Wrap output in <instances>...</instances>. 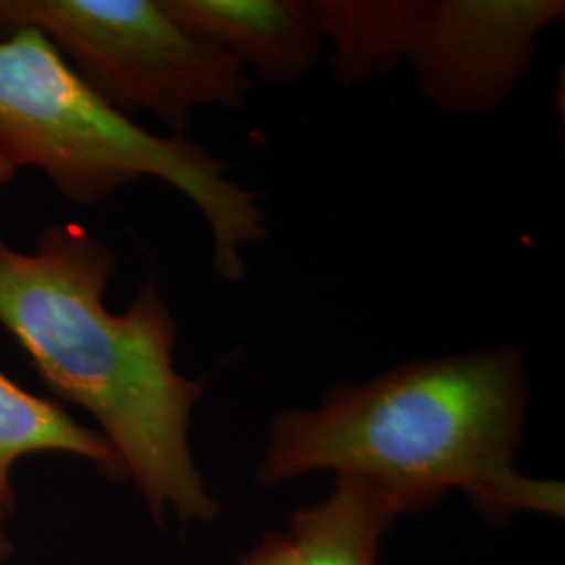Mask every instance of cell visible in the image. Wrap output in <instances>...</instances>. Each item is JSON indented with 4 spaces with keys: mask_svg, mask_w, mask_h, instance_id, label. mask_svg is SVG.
I'll return each mask as SVG.
<instances>
[{
    "mask_svg": "<svg viewBox=\"0 0 565 565\" xmlns=\"http://www.w3.org/2000/svg\"><path fill=\"white\" fill-rule=\"evenodd\" d=\"M118 258L81 224H51L34 252L0 237V324L42 382L88 411L141 490L153 518L212 522L221 507L205 490L189 446L203 380L174 366L179 324L153 279L116 315L105 303Z\"/></svg>",
    "mask_w": 565,
    "mask_h": 565,
    "instance_id": "1",
    "label": "cell"
},
{
    "mask_svg": "<svg viewBox=\"0 0 565 565\" xmlns=\"http://www.w3.org/2000/svg\"><path fill=\"white\" fill-rule=\"evenodd\" d=\"M530 382L524 350L415 359L363 384L324 392L315 408L273 415L254 482L277 486L331 469L380 488L403 513L459 488L488 520L564 513V484L515 469Z\"/></svg>",
    "mask_w": 565,
    "mask_h": 565,
    "instance_id": "2",
    "label": "cell"
},
{
    "mask_svg": "<svg viewBox=\"0 0 565 565\" xmlns=\"http://www.w3.org/2000/svg\"><path fill=\"white\" fill-rule=\"evenodd\" d=\"M0 162L15 172L39 168L63 198L81 205L142 179L174 186L207 224L212 264L224 281H243L245 249L268 237L260 195L231 179V163L114 109L39 30L0 39Z\"/></svg>",
    "mask_w": 565,
    "mask_h": 565,
    "instance_id": "3",
    "label": "cell"
},
{
    "mask_svg": "<svg viewBox=\"0 0 565 565\" xmlns=\"http://www.w3.org/2000/svg\"><path fill=\"white\" fill-rule=\"evenodd\" d=\"M39 30L93 93L124 116L149 111L184 137L198 107L242 111L252 76L184 32L162 0H0V39Z\"/></svg>",
    "mask_w": 565,
    "mask_h": 565,
    "instance_id": "4",
    "label": "cell"
},
{
    "mask_svg": "<svg viewBox=\"0 0 565 565\" xmlns=\"http://www.w3.org/2000/svg\"><path fill=\"white\" fill-rule=\"evenodd\" d=\"M564 18V0H415L404 63L443 111H494L527 76L541 32Z\"/></svg>",
    "mask_w": 565,
    "mask_h": 565,
    "instance_id": "5",
    "label": "cell"
},
{
    "mask_svg": "<svg viewBox=\"0 0 565 565\" xmlns=\"http://www.w3.org/2000/svg\"><path fill=\"white\" fill-rule=\"evenodd\" d=\"M162 7L184 32L277 86L308 76L327 46L312 0H162Z\"/></svg>",
    "mask_w": 565,
    "mask_h": 565,
    "instance_id": "6",
    "label": "cell"
},
{
    "mask_svg": "<svg viewBox=\"0 0 565 565\" xmlns=\"http://www.w3.org/2000/svg\"><path fill=\"white\" fill-rule=\"evenodd\" d=\"M398 515L403 509L380 488L338 476L329 497L289 520L294 565H377L380 541Z\"/></svg>",
    "mask_w": 565,
    "mask_h": 565,
    "instance_id": "7",
    "label": "cell"
},
{
    "mask_svg": "<svg viewBox=\"0 0 565 565\" xmlns=\"http://www.w3.org/2000/svg\"><path fill=\"white\" fill-rule=\"evenodd\" d=\"M32 452L76 455L109 480H128L118 452L103 434L84 427L60 404L25 392L0 373V524L15 505L11 467Z\"/></svg>",
    "mask_w": 565,
    "mask_h": 565,
    "instance_id": "8",
    "label": "cell"
},
{
    "mask_svg": "<svg viewBox=\"0 0 565 565\" xmlns=\"http://www.w3.org/2000/svg\"><path fill=\"white\" fill-rule=\"evenodd\" d=\"M312 9L338 84L354 86L404 63L415 0H312Z\"/></svg>",
    "mask_w": 565,
    "mask_h": 565,
    "instance_id": "9",
    "label": "cell"
},
{
    "mask_svg": "<svg viewBox=\"0 0 565 565\" xmlns=\"http://www.w3.org/2000/svg\"><path fill=\"white\" fill-rule=\"evenodd\" d=\"M239 565H294V548L285 532H268Z\"/></svg>",
    "mask_w": 565,
    "mask_h": 565,
    "instance_id": "10",
    "label": "cell"
},
{
    "mask_svg": "<svg viewBox=\"0 0 565 565\" xmlns=\"http://www.w3.org/2000/svg\"><path fill=\"white\" fill-rule=\"evenodd\" d=\"M9 553H11V543H9V539L4 536V532L0 530V565L4 564V559L9 557Z\"/></svg>",
    "mask_w": 565,
    "mask_h": 565,
    "instance_id": "11",
    "label": "cell"
},
{
    "mask_svg": "<svg viewBox=\"0 0 565 565\" xmlns=\"http://www.w3.org/2000/svg\"><path fill=\"white\" fill-rule=\"evenodd\" d=\"M13 174H15L13 168H9L7 163L0 162V189H2V184H7V182L13 179Z\"/></svg>",
    "mask_w": 565,
    "mask_h": 565,
    "instance_id": "12",
    "label": "cell"
}]
</instances>
